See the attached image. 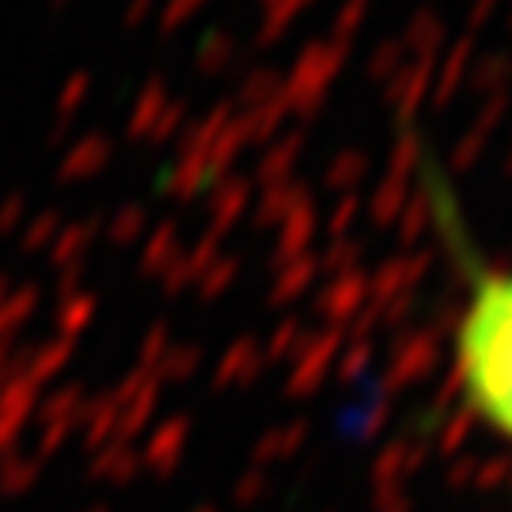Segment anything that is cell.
Segmentation results:
<instances>
[{"instance_id": "obj_1", "label": "cell", "mask_w": 512, "mask_h": 512, "mask_svg": "<svg viewBox=\"0 0 512 512\" xmlns=\"http://www.w3.org/2000/svg\"><path fill=\"white\" fill-rule=\"evenodd\" d=\"M456 376L475 418L512 444V270L471 285L456 327Z\"/></svg>"}]
</instances>
